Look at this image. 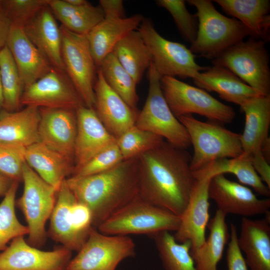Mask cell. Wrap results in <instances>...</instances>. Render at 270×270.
Listing matches in <instances>:
<instances>
[{
    "mask_svg": "<svg viewBox=\"0 0 270 270\" xmlns=\"http://www.w3.org/2000/svg\"><path fill=\"white\" fill-rule=\"evenodd\" d=\"M138 159L140 196L180 216L196 180L191 156L164 140Z\"/></svg>",
    "mask_w": 270,
    "mask_h": 270,
    "instance_id": "obj_1",
    "label": "cell"
},
{
    "mask_svg": "<svg viewBox=\"0 0 270 270\" xmlns=\"http://www.w3.org/2000/svg\"><path fill=\"white\" fill-rule=\"evenodd\" d=\"M138 158L124 160L102 172L66 179L76 200L90 210L93 226L96 228L138 196Z\"/></svg>",
    "mask_w": 270,
    "mask_h": 270,
    "instance_id": "obj_2",
    "label": "cell"
},
{
    "mask_svg": "<svg viewBox=\"0 0 270 270\" xmlns=\"http://www.w3.org/2000/svg\"><path fill=\"white\" fill-rule=\"evenodd\" d=\"M186 2L197 10L198 33L190 48L194 54L213 60L250 36L248 30L240 21L219 12L211 0H188Z\"/></svg>",
    "mask_w": 270,
    "mask_h": 270,
    "instance_id": "obj_3",
    "label": "cell"
},
{
    "mask_svg": "<svg viewBox=\"0 0 270 270\" xmlns=\"http://www.w3.org/2000/svg\"><path fill=\"white\" fill-rule=\"evenodd\" d=\"M177 118L186 128L194 148L190 164L193 172L216 160L235 158L242 154L240 134L226 129L223 124L210 120L202 122L192 114Z\"/></svg>",
    "mask_w": 270,
    "mask_h": 270,
    "instance_id": "obj_4",
    "label": "cell"
},
{
    "mask_svg": "<svg viewBox=\"0 0 270 270\" xmlns=\"http://www.w3.org/2000/svg\"><path fill=\"white\" fill-rule=\"evenodd\" d=\"M180 220V216L148 202L138 194L96 228L108 235L152 236L163 231L175 232Z\"/></svg>",
    "mask_w": 270,
    "mask_h": 270,
    "instance_id": "obj_5",
    "label": "cell"
},
{
    "mask_svg": "<svg viewBox=\"0 0 270 270\" xmlns=\"http://www.w3.org/2000/svg\"><path fill=\"white\" fill-rule=\"evenodd\" d=\"M148 70V96L135 126L160 136L176 148L186 150L191 146L187 130L170 110L161 88V76L152 62Z\"/></svg>",
    "mask_w": 270,
    "mask_h": 270,
    "instance_id": "obj_6",
    "label": "cell"
},
{
    "mask_svg": "<svg viewBox=\"0 0 270 270\" xmlns=\"http://www.w3.org/2000/svg\"><path fill=\"white\" fill-rule=\"evenodd\" d=\"M266 44L250 38L232 46L212 62L228 68L262 95L270 96V59Z\"/></svg>",
    "mask_w": 270,
    "mask_h": 270,
    "instance_id": "obj_7",
    "label": "cell"
},
{
    "mask_svg": "<svg viewBox=\"0 0 270 270\" xmlns=\"http://www.w3.org/2000/svg\"><path fill=\"white\" fill-rule=\"evenodd\" d=\"M160 86L170 110L176 118L196 114L224 124L230 123L235 117V111L230 106L221 102L206 91L176 78L161 77Z\"/></svg>",
    "mask_w": 270,
    "mask_h": 270,
    "instance_id": "obj_8",
    "label": "cell"
},
{
    "mask_svg": "<svg viewBox=\"0 0 270 270\" xmlns=\"http://www.w3.org/2000/svg\"><path fill=\"white\" fill-rule=\"evenodd\" d=\"M24 191L16 201L28 224V242L38 248L46 239V224L56 199L58 190L43 180L26 162L22 168Z\"/></svg>",
    "mask_w": 270,
    "mask_h": 270,
    "instance_id": "obj_9",
    "label": "cell"
},
{
    "mask_svg": "<svg viewBox=\"0 0 270 270\" xmlns=\"http://www.w3.org/2000/svg\"><path fill=\"white\" fill-rule=\"evenodd\" d=\"M152 56V62L161 76L194 78L208 67L198 64L194 54L184 44L166 40L151 21L144 18L138 28Z\"/></svg>",
    "mask_w": 270,
    "mask_h": 270,
    "instance_id": "obj_10",
    "label": "cell"
},
{
    "mask_svg": "<svg viewBox=\"0 0 270 270\" xmlns=\"http://www.w3.org/2000/svg\"><path fill=\"white\" fill-rule=\"evenodd\" d=\"M135 255V243L128 236L106 234L92 226L66 270H116L121 262Z\"/></svg>",
    "mask_w": 270,
    "mask_h": 270,
    "instance_id": "obj_11",
    "label": "cell"
},
{
    "mask_svg": "<svg viewBox=\"0 0 270 270\" xmlns=\"http://www.w3.org/2000/svg\"><path fill=\"white\" fill-rule=\"evenodd\" d=\"M62 57L64 71L85 106L95 105V84L98 68L88 44L86 35L77 34L60 26Z\"/></svg>",
    "mask_w": 270,
    "mask_h": 270,
    "instance_id": "obj_12",
    "label": "cell"
},
{
    "mask_svg": "<svg viewBox=\"0 0 270 270\" xmlns=\"http://www.w3.org/2000/svg\"><path fill=\"white\" fill-rule=\"evenodd\" d=\"M20 104L38 108L73 110L84 106L65 71L54 67L24 89Z\"/></svg>",
    "mask_w": 270,
    "mask_h": 270,
    "instance_id": "obj_13",
    "label": "cell"
},
{
    "mask_svg": "<svg viewBox=\"0 0 270 270\" xmlns=\"http://www.w3.org/2000/svg\"><path fill=\"white\" fill-rule=\"evenodd\" d=\"M72 252L63 246L40 250L19 236L0 253V270H66Z\"/></svg>",
    "mask_w": 270,
    "mask_h": 270,
    "instance_id": "obj_14",
    "label": "cell"
},
{
    "mask_svg": "<svg viewBox=\"0 0 270 270\" xmlns=\"http://www.w3.org/2000/svg\"><path fill=\"white\" fill-rule=\"evenodd\" d=\"M208 196L215 202L218 210L226 215L232 214L248 218L270 212V198H258L250 188L228 180L224 174L211 178Z\"/></svg>",
    "mask_w": 270,
    "mask_h": 270,
    "instance_id": "obj_15",
    "label": "cell"
},
{
    "mask_svg": "<svg viewBox=\"0 0 270 270\" xmlns=\"http://www.w3.org/2000/svg\"><path fill=\"white\" fill-rule=\"evenodd\" d=\"M211 178L196 179L188 204L180 216L178 228L174 235L178 242H190V253L200 248L206 240V230L210 218L208 186Z\"/></svg>",
    "mask_w": 270,
    "mask_h": 270,
    "instance_id": "obj_16",
    "label": "cell"
},
{
    "mask_svg": "<svg viewBox=\"0 0 270 270\" xmlns=\"http://www.w3.org/2000/svg\"><path fill=\"white\" fill-rule=\"evenodd\" d=\"M39 112V142L74 163L77 130L76 110L40 108Z\"/></svg>",
    "mask_w": 270,
    "mask_h": 270,
    "instance_id": "obj_17",
    "label": "cell"
},
{
    "mask_svg": "<svg viewBox=\"0 0 270 270\" xmlns=\"http://www.w3.org/2000/svg\"><path fill=\"white\" fill-rule=\"evenodd\" d=\"M76 112L77 130L73 174L100 152L116 142V139L103 125L94 108L82 105L76 109Z\"/></svg>",
    "mask_w": 270,
    "mask_h": 270,
    "instance_id": "obj_18",
    "label": "cell"
},
{
    "mask_svg": "<svg viewBox=\"0 0 270 270\" xmlns=\"http://www.w3.org/2000/svg\"><path fill=\"white\" fill-rule=\"evenodd\" d=\"M96 112L116 139L135 125L139 112L130 108L106 82L99 68L94 85Z\"/></svg>",
    "mask_w": 270,
    "mask_h": 270,
    "instance_id": "obj_19",
    "label": "cell"
},
{
    "mask_svg": "<svg viewBox=\"0 0 270 270\" xmlns=\"http://www.w3.org/2000/svg\"><path fill=\"white\" fill-rule=\"evenodd\" d=\"M6 46L16 63L24 89L53 68L47 58L30 40L22 28L11 25Z\"/></svg>",
    "mask_w": 270,
    "mask_h": 270,
    "instance_id": "obj_20",
    "label": "cell"
},
{
    "mask_svg": "<svg viewBox=\"0 0 270 270\" xmlns=\"http://www.w3.org/2000/svg\"><path fill=\"white\" fill-rule=\"evenodd\" d=\"M265 215L262 219H242L238 244L250 270H270V212Z\"/></svg>",
    "mask_w": 270,
    "mask_h": 270,
    "instance_id": "obj_21",
    "label": "cell"
},
{
    "mask_svg": "<svg viewBox=\"0 0 270 270\" xmlns=\"http://www.w3.org/2000/svg\"><path fill=\"white\" fill-rule=\"evenodd\" d=\"M192 80L198 88L216 92L222 99L240 106L252 98L262 96L229 70L220 66L208 67Z\"/></svg>",
    "mask_w": 270,
    "mask_h": 270,
    "instance_id": "obj_22",
    "label": "cell"
},
{
    "mask_svg": "<svg viewBox=\"0 0 270 270\" xmlns=\"http://www.w3.org/2000/svg\"><path fill=\"white\" fill-rule=\"evenodd\" d=\"M23 28L30 40L52 66L64 70L60 26L48 6L42 8Z\"/></svg>",
    "mask_w": 270,
    "mask_h": 270,
    "instance_id": "obj_23",
    "label": "cell"
},
{
    "mask_svg": "<svg viewBox=\"0 0 270 270\" xmlns=\"http://www.w3.org/2000/svg\"><path fill=\"white\" fill-rule=\"evenodd\" d=\"M144 18L140 14L121 18H104L90 30L86 36L98 68L122 38L138 28Z\"/></svg>",
    "mask_w": 270,
    "mask_h": 270,
    "instance_id": "obj_24",
    "label": "cell"
},
{
    "mask_svg": "<svg viewBox=\"0 0 270 270\" xmlns=\"http://www.w3.org/2000/svg\"><path fill=\"white\" fill-rule=\"evenodd\" d=\"M245 114L244 131L240 134L242 155L250 158L260 152L268 136L270 125V96H258L240 106Z\"/></svg>",
    "mask_w": 270,
    "mask_h": 270,
    "instance_id": "obj_25",
    "label": "cell"
},
{
    "mask_svg": "<svg viewBox=\"0 0 270 270\" xmlns=\"http://www.w3.org/2000/svg\"><path fill=\"white\" fill-rule=\"evenodd\" d=\"M228 14L240 21L250 38L267 42L270 38V0H214Z\"/></svg>",
    "mask_w": 270,
    "mask_h": 270,
    "instance_id": "obj_26",
    "label": "cell"
},
{
    "mask_svg": "<svg viewBox=\"0 0 270 270\" xmlns=\"http://www.w3.org/2000/svg\"><path fill=\"white\" fill-rule=\"evenodd\" d=\"M26 162L58 190L66 176L73 174L74 163L40 142L26 148Z\"/></svg>",
    "mask_w": 270,
    "mask_h": 270,
    "instance_id": "obj_27",
    "label": "cell"
},
{
    "mask_svg": "<svg viewBox=\"0 0 270 270\" xmlns=\"http://www.w3.org/2000/svg\"><path fill=\"white\" fill-rule=\"evenodd\" d=\"M76 201L64 180L57 192L56 204L49 218L48 234L53 240L60 243L62 246L78 252L88 237L78 234L73 228L70 208Z\"/></svg>",
    "mask_w": 270,
    "mask_h": 270,
    "instance_id": "obj_28",
    "label": "cell"
},
{
    "mask_svg": "<svg viewBox=\"0 0 270 270\" xmlns=\"http://www.w3.org/2000/svg\"><path fill=\"white\" fill-rule=\"evenodd\" d=\"M39 108L26 106L21 110L0 112V142L26 148L39 142Z\"/></svg>",
    "mask_w": 270,
    "mask_h": 270,
    "instance_id": "obj_29",
    "label": "cell"
},
{
    "mask_svg": "<svg viewBox=\"0 0 270 270\" xmlns=\"http://www.w3.org/2000/svg\"><path fill=\"white\" fill-rule=\"evenodd\" d=\"M194 173L196 179L212 178L218 174L230 173L240 184L252 188L261 196L269 197L270 188L262 180L255 171L250 158L242 154L235 158L216 160Z\"/></svg>",
    "mask_w": 270,
    "mask_h": 270,
    "instance_id": "obj_30",
    "label": "cell"
},
{
    "mask_svg": "<svg viewBox=\"0 0 270 270\" xmlns=\"http://www.w3.org/2000/svg\"><path fill=\"white\" fill-rule=\"evenodd\" d=\"M226 216L217 209L207 226L210 230L208 237L200 248L190 253L196 270H218V264L230 238Z\"/></svg>",
    "mask_w": 270,
    "mask_h": 270,
    "instance_id": "obj_31",
    "label": "cell"
},
{
    "mask_svg": "<svg viewBox=\"0 0 270 270\" xmlns=\"http://www.w3.org/2000/svg\"><path fill=\"white\" fill-rule=\"evenodd\" d=\"M47 2L62 26L77 34L86 35L104 18L103 11L100 6H94L89 4L76 6L65 0H48Z\"/></svg>",
    "mask_w": 270,
    "mask_h": 270,
    "instance_id": "obj_32",
    "label": "cell"
},
{
    "mask_svg": "<svg viewBox=\"0 0 270 270\" xmlns=\"http://www.w3.org/2000/svg\"><path fill=\"white\" fill-rule=\"evenodd\" d=\"M122 67L138 84L152 62V56L140 32L137 29L122 38L112 52Z\"/></svg>",
    "mask_w": 270,
    "mask_h": 270,
    "instance_id": "obj_33",
    "label": "cell"
},
{
    "mask_svg": "<svg viewBox=\"0 0 270 270\" xmlns=\"http://www.w3.org/2000/svg\"><path fill=\"white\" fill-rule=\"evenodd\" d=\"M151 236L164 270H196L190 254V241L178 242L168 231Z\"/></svg>",
    "mask_w": 270,
    "mask_h": 270,
    "instance_id": "obj_34",
    "label": "cell"
},
{
    "mask_svg": "<svg viewBox=\"0 0 270 270\" xmlns=\"http://www.w3.org/2000/svg\"><path fill=\"white\" fill-rule=\"evenodd\" d=\"M98 68L110 88L130 108L138 110L136 106L138 96L136 90L137 84L112 52L102 60Z\"/></svg>",
    "mask_w": 270,
    "mask_h": 270,
    "instance_id": "obj_35",
    "label": "cell"
},
{
    "mask_svg": "<svg viewBox=\"0 0 270 270\" xmlns=\"http://www.w3.org/2000/svg\"><path fill=\"white\" fill-rule=\"evenodd\" d=\"M0 74L4 96L2 107L8 112L17 111L21 106L24 87L13 57L6 46L0 50Z\"/></svg>",
    "mask_w": 270,
    "mask_h": 270,
    "instance_id": "obj_36",
    "label": "cell"
},
{
    "mask_svg": "<svg viewBox=\"0 0 270 270\" xmlns=\"http://www.w3.org/2000/svg\"><path fill=\"white\" fill-rule=\"evenodd\" d=\"M18 182H12L0 203V251L5 250L10 241L28 235L29 232L27 226L20 223L16 214V196Z\"/></svg>",
    "mask_w": 270,
    "mask_h": 270,
    "instance_id": "obj_37",
    "label": "cell"
},
{
    "mask_svg": "<svg viewBox=\"0 0 270 270\" xmlns=\"http://www.w3.org/2000/svg\"><path fill=\"white\" fill-rule=\"evenodd\" d=\"M164 140L160 136L134 125L116 139V144L125 160L138 157Z\"/></svg>",
    "mask_w": 270,
    "mask_h": 270,
    "instance_id": "obj_38",
    "label": "cell"
},
{
    "mask_svg": "<svg viewBox=\"0 0 270 270\" xmlns=\"http://www.w3.org/2000/svg\"><path fill=\"white\" fill-rule=\"evenodd\" d=\"M156 4L166 10L172 17L183 38L190 44L195 40L198 30L196 14H190L183 0H158Z\"/></svg>",
    "mask_w": 270,
    "mask_h": 270,
    "instance_id": "obj_39",
    "label": "cell"
},
{
    "mask_svg": "<svg viewBox=\"0 0 270 270\" xmlns=\"http://www.w3.org/2000/svg\"><path fill=\"white\" fill-rule=\"evenodd\" d=\"M48 0H2L12 26L24 28L44 6Z\"/></svg>",
    "mask_w": 270,
    "mask_h": 270,
    "instance_id": "obj_40",
    "label": "cell"
},
{
    "mask_svg": "<svg viewBox=\"0 0 270 270\" xmlns=\"http://www.w3.org/2000/svg\"><path fill=\"white\" fill-rule=\"evenodd\" d=\"M26 148L0 142V174L12 180H22Z\"/></svg>",
    "mask_w": 270,
    "mask_h": 270,
    "instance_id": "obj_41",
    "label": "cell"
},
{
    "mask_svg": "<svg viewBox=\"0 0 270 270\" xmlns=\"http://www.w3.org/2000/svg\"><path fill=\"white\" fill-rule=\"evenodd\" d=\"M116 143L100 152L72 176H85L106 171L124 160Z\"/></svg>",
    "mask_w": 270,
    "mask_h": 270,
    "instance_id": "obj_42",
    "label": "cell"
},
{
    "mask_svg": "<svg viewBox=\"0 0 270 270\" xmlns=\"http://www.w3.org/2000/svg\"><path fill=\"white\" fill-rule=\"evenodd\" d=\"M73 228L78 234L88 237L92 226V215L90 210L84 204L76 201L70 208Z\"/></svg>",
    "mask_w": 270,
    "mask_h": 270,
    "instance_id": "obj_43",
    "label": "cell"
},
{
    "mask_svg": "<svg viewBox=\"0 0 270 270\" xmlns=\"http://www.w3.org/2000/svg\"><path fill=\"white\" fill-rule=\"evenodd\" d=\"M230 238L226 250L228 270H248L245 259L238 244V231L235 225L230 224Z\"/></svg>",
    "mask_w": 270,
    "mask_h": 270,
    "instance_id": "obj_44",
    "label": "cell"
},
{
    "mask_svg": "<svg viewBox=\"0 0 270 270\" xmlns=\"http://www.w3.org/2000/svg\"><path fill=\"white\" fill-rule=\"evenodd\" d=\"M104 18H125L124 2L122 0H100Z\"/></svg>",
    "mask_w": 270,
    "mask_h": 270,
    "instance_id": "obj_45",
    "label": "cell"
},
{
    "mask_svg": "<svg viewBox=\"0 0 270 270\" xmlns=\"http://www.w3.org/2000/svg\"><path fill=\"white\" fill-rule=\"evenodd\" d=\"M252 165L262 180L270 188V166L260 152L250 158Z\"/></svg>",
    "mask_w": 270,
    "mask_h": 270,
    "instance_id": "obj_46",
    "label": "cell"
},
{
    "mask_svg": "<svg viewBox=\"0 0 270 270\" xmlns=\"http://www.w3.org/2000/svg\"><path fill=\"white\" fill-rule=\"evenodd\" d=\"M11 25V22L1 4L0 5V50L6 46Z\"/></svg>",
    "mask_w": 270,
    "mask_h": 270,
    "instance_id": "obj_47",
    "label": "cell"
},
{
    "mask_svg": "<svg viewBox=\"0 0 270 270\" xmlns=\"http://www.w3.org/2000/svg\"><path fill=\"white\" fill-rule=\"evenodd\" d=\"M13 180L0 174V196H4Z\"/></svg>",
    "mask_w": 270,
    "mask_h": 270,
    "instance_id": "obj_48",
    "label": "cell"
},
{
    "mask_svg": "<svg viewBox=\"0 0 270 270\" xmlns=\"http://www.w3.org/2000/svg\"><path fill=\"white\" fill-rule=\"evenodd\" d=\"M260 152L264 158L270 162V138L268 137L263 142L261 148Z\"/></svg>",
    "mask_w": 270,
    "mask_h": 270,
    "instance_id": "obj_49",
    "label": "cell"
},
{
    "mask_svg": "<svg viewBox=\"0 0 270 270\" xmlns=\"http://www.w3.org/2000/svg\"><path fill=\"white\" fill-rule=\"evenodd\" d=\"M69 4L76 6H82L90 4L86 0H65Z\"/></svg>",
    "mask_w": 270,
    "mask_h": 270,
    "instance_id": "obj_50",
    "label": "cell"
},
{
    "mask_svg": "<svg viewBox=\"0 0 270 270\" xmlns=\"http://www.w3.org/2000/svg\"><path fill=\"white\" fill-rule=\"evenodd\" d=\"M3 104H4L3 90H2V86L0 74V107H2L3 106Z\"/></svg>",
    "mask_w": 270,
    "mask_h": 270,
    "instance_id": "obj_51",
    "label": "cell"
}]
</instances>
